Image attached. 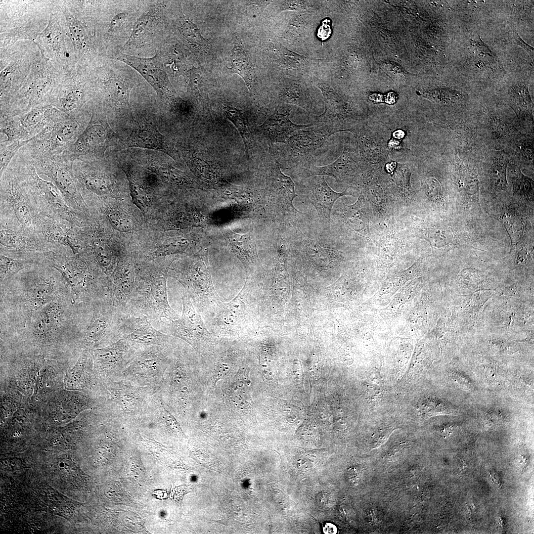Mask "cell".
I'll return each instance as SVG.
<instances>
[{"mask_svg":"<svg viewBox=\"0 0 534 534\" xmlns=\"http://www.w3.org/2000/svg\"><path fill=\"white\" fill-rule=\"evenodd\" d=\"M9 166L26 188L39 213L77 226L86 225L88 218L67 203L55 184L39 176L25 155L19 151Z\"/></svg>","mask_w":534,"mask_h":534,"instance_id":"cell-1","label":"cell"},{"mask_svg":"<svg viewBox=\"0 0 534 534\" xmlns=\"http://www.w3.org/2000/svg\"><path fill=\"white\" fill-rule=\"evenodd\" d=\"M48 265L60 273L74 302L91 303L109 297L108 277L87 248L71 256L54 253Z\"/></svg>","mask_w":534,"mask_h":534,"instance_id":"cell-2","label":"cell"},{"mask_svg":"<svg viewBox=\"0 0 534 534\" xmlns=\"http://www.w3.org/2000/svg\"><path fill=\"white\" fill-rule=\"evenodd\" d=\"M139 268L134 294L122 312L145 316L154 327L164 319L170 321L179 318L168 301L167 268L162 265Z\"/></svg>","mask_w":534,"mask_h":534,"instance_id":"cell-3","label":"cell"},{"mask_svg":"<svg viewBox=\"0 0 534 534\" xmlns=\"http://www.w3.org/2000/svg\"><path fill=\"white\" fill-rule=\"evenodd\" d=\"M255 288L247 280L230 301H220L201 314L209 332L217 338L242 339L255 329L256 318Z\"/></svg>","mask_w":534,"mask_h":534,"instance_id":"cell-4","label":"cell"},{"mask_svg":"<svg viewBox=\"0 0 534 534\" xmlns=\"http://www.w3.org/2000/svg\"><path fill=\"white\" fill-rule=\"evenodd\" d=\"M0 178V225L37 235L34 220L39 212L14 170L8 166Z\"/></svg>","mask_w":534,"mask_h":534,"instance_id":"cell-5","label":"cell"},{"mask_svg":"<svg viewBox=\"0 0 534 534\" xmlns=\"http://www.w3.org/2000/svg\"><path fill=\"white\" fill-rule=\"evenodd\" d=\"M88 122L80 112L47 127L20 150L31 158L61 155L76 141Z\"/></svg>","mask_w":534,"mask_h":534,"instance_id":"cell-6","label":"cell"},{"mask_svg":"<svg viewBox=\"0 0 534 534\" xmlns=\"http://www.w3.org/2000/svg\"><path fill=\"white\" fill-rule=\"evenodd\" d=\"M119 136L111 127L106 115L93 110L85 129L61 157L71 163L85 157L101 159L105 157L108 148L117 144Z\"/></svg>","mask_w":534,"mask_h":534,"instance_id":"cell-7","label":"cell"},{"mask_svg":"<svg viewBox=\"0 0 534 534\" xmlns=\"http://www.w3.org/2000/svg\"><path fill=\"white\" fill-rule=\"evenodd\" d=\"M175 268V277L201 315L221 301L214 287L206 256L193 258Z\"/></svg>","mask_w":534,"mask_h":534,"instance_id":"cell-8","label":"cell"},{"mask_svg":"<svg viewBox=\"0 0 534 534\" xmlns=\"http://www.w3.org/2000/svg\"><path fill=\"white\" fill-rule=\"evenodd\" d=\"M181 300V316L172 321H162L155 327L165 334L183 340L200 353L211 352L218 343V338L209 332L185 290Z\"/></svg>","mask_w":534,"mask_h":534,"instance_id":"cell-9","label":"cell"},{"mask_svg":"<svg viewBox=\"0 0 534 534\" xmlns=\"http://www.w3.org/2000/svg\"><path fill=\"white\" fill-rule=\"evenodd\" d=\"M312 124L309 128L293 133L277 158L281 167L287 169L290 174L313 165L316 150L322 148L333 134L323 126Z\"/></svg>","mask_w":534,"mask_h":534,"instance_id":"cell-10","label":"cell"},{"mask_svg":"<svg viewBox=\"0 0 534 534\" xmlns=\"http://www.w3.org/2000/svg\"><path fill=\"white\" fill-rule=\"evenodd\" d=\"M26 156L39 175H44L52 180L71 207L88 217V206L75 180L72 163L64 160L61 155L34 158Z\"/></svg>","mask_w":534,"mask_h":534,"instance_id":"cell-11","label":"cell"},{"mask_svg":"<svg viewBox=\"0 0 534 534\" xmlns=\"http://www.w3.org/2000/svg\"><path fill=\"white\" fill-rule=\"evenodd\" d=\"M34 226L38 237L55 253L67 255L68 249L75 255L86 248L83 227L40 213L35 218Z\"/></svg>","mask_w":534,"mask_h":534,"instance_id":"cell-12","label":"cell"},{"mask_svg":"<svg viewBox=\"0 0 534 534\" xmlns=\"http://www.w3.org/2000/svg\"><path fill=\"white\" fill-rule=\"evenodd\" d=\"M92 314L84 337L89 347H94L120 339L123 312L109 297L91 303Z\"/></svg>","mask_w":534,"mask_h":534,"instance_id":"cell-13","label":"cell"},{"mask_svg":"<svg viewBox=\"0 0 534 534\" xmlns=\"http://www.w3.org/2000/svg\"><path fill=\"white\" fill-rule=\"evenodd\" d=\"M37 266L36 269L24 274L22 277L32 288L28 291L23 305L26 321L34 313L58 298V284L63 278L48 265Z\"/></svg>","mask_w":534,"mask_h":534,"instance_id":"cell-14","label":"cell"},{"mask_svg":"<svg viewBox=\"0 0 534 534\" xmlns=\"http://www.w3.org/2000/svg\"><path fill=\"white\" fill-rule=\"evenodd\" d=\"M0 254L13 258L47 262L54 253L37 235L14 231L0 225Z\"/></svg>","mask_w":534,"mask_h":534,"instance_id":"cell-15","label":"cell"},{"mask_svg":"<svg viewBox=\"0 0 534 534\" xmlns=\"http://www.w3.org/2000/svg\"><path fill=\"white\" fill-rule=\"evenodd\" d=\"M290 175L297 180L305 179L315 176H327L340 182L357 185L359 180L357 154L348 140L344 143L342 154L333 163L324 166L314 164L298 170Z\"/></svg>","mask_w":534,"mask_h":534,"instance_id":"cell-16","label":"cell"},{"mask_svg":"<svg viewBox=\"0 0 534 534\" xmlns=\"http://www.w3.org/2000/svg\"><path fill=\"white\" fill-rule=\"evenodd\" d=\"M136 70L152 86L158 97L169 103L175 99V92L169 81L162 58L158 54L142 58L121 53L117 58Z\"/></svg>","mask_w":534,"mask_h":534,"instance_id":"cell-17","label":"cell"},{"mask_svg":"<svg viewBox=\"0 0 534 534\" xmlns=\"http://www.w3.org/2000/svg\"><path fill=\"white\" fill-rule=\"evenodd\" d=\"M316 86L321 91L325 102L324 112L315 117L312 123L325 126L333 134L346 130L353 123L355 115L339 92L329 84L317 82Z\"/></svg>","mask_w":534,"mask_h":534,"instance_id":"cell-18","label":"cell"},{"mask_svg":"<svg viewBox=\"0 0 534 534\" xmlns=\"http://www.w3.org/2000/svg\"><path fill=\"white\" fill-rule=\"evenodd\" d=\"M120 333V339L138 346H167L176 339L156 328L145 316L123 312Z\"/></svg>","mask_w":534,"mask_h":534,"instance_id":"cell-19","label":"cell"},{"mask_svg":"<svg viewBox=\"0 0 534 534\" xmlns=\"http://www.w3.org/2000/svg\"><path fill=\"white\" fill-rule=\"evenodd\" d=\"M135 267L129 259L120 261L108 277V295L113 305L122 312L134 294L136 283Z\"/></svg>","mask_w":534,"mask_h":534,"instance_id":"cell-20","label":"cell"},{"mask_svg":"<svg viewBox=\"0 0 534 534\" xmlns=\"http://www.w3.org/2000/svg\"><path fill=\"white\" fill-rule=\"evenodd\" d=\"M123 148L138 147L162 151L174 159L177 153L166 137L152 122L146 119L137 122L122 145Z\"/></svg>","mask_w":534,"mask_h":534,"instance_id":"cell-21","label":"cell"},{"mask_svg":"<svg viewBox=\"0 0 534 534\" xmlns=\"http://www.w3.org/2000/svg\"><path fill=\"white\" fill-rule=\"evenodd\" d=\"M306 184L300 185L306 197L315 208L319 218L329 221L331 210L335 201L344 195H353L354 192L347 188L342 192L333 190L327 183L324 176H315Z\"/></svg>","mask_w":534,"mask_h":534,"instance_id":"cell-22","label":"cell"},{"mask_svg":"<svg viewBox=\"0 0 534 534\" xmlns=\"http://www.w3.org/2000/svg\"><path fill=\"white\" fill-rule=\"evenodd\" d=\"M291 110L290 106L283 113H280L275 107L272 113L260 126L255 132L267 143L285 144L289 136L294 132L311 127L312 123L306 125H298L289 119Z\"/></svg>","mask_w":534,"mask_h":534,"instance_id":"cell-23","label":"cell"},{"mask_svg":"<svg viewBox=\"0 0 534 534\" xmlns=\"http://www.w3.org/2000/svg\"><path fill=\"white\" fill-rule=\"evenodd\" d=\"M342 222L350 229L367 240L371 238L369 223L372 211L363 194L352 205H344L339 210Z\"/></svg>","mask_w":534,"mask_h":534,"instance_id":"cell-24","label":"cell"},{"mask_svg":"<svg viewBox=\"0 0 534 534\" xmlns=\"http://www.w3.org/2000/svg\"><path fill=\"white\" fill-rule=\"evenodd\" d=\"M18 116L16 119L31 138L47 127L70 117L51 104L37 106Z\"/></svg>","mask_w":534,"mask_h":534,"instance_id":"cell-25","label":"cell"},{"mask_svg":"<svg viewBox=\"0 0 534 534\" xmlns=\"http://www.w3.org/2000/svg\"><path fill=\"white\" fill-rule=\"evenodd\" d=\"M267 173L270 187L285 210L288 213H300L293 204L294 198L298 196L296 193L295 184L290 177L282 172L280 164L275 155L273 160L270 161Z\"/></svg>","mask_w":534,"mask_h":534,"instance_id":"cell-26","label":"cell"},{"mask_svg":"<svg viewBox=\"0 0 534 534\" xmlns=\"http://www.w3.org/2000/svg\"><path fill=\"white\" fill-rule=\"evenodd\" d=\"M62 309L57 298L34 313L30 316L33 317L32 329L34 334L41 339L49 338L56 334L62 323Z\"/></svg>","mask_w":534,"mask_h":534,"instance_id":"cell-27","label":"cell"},{"mask_svg":"<svg viewBox=\"0 0 534 534\" xmlns=\"http://www.w3.org/2000/svg\"><path fill=\"white\" fill-rule=\"evenodd\" d=\"M88 98V92L84 87L76 84H68L55 89L50 104L70 117L77 115Z\"/></svg>","mask_w":534,"mask_h":534,"instance_id":"cell-28","label":"cell"},{"mask_svg":"<svg viewBox=\"0 0 534 534\" xmlns=\"http://www.w3.org/2000/svg\"><path fill=\"white\" fill-rule=\"evenodd\" d=\"M275 96L278 103L294 104L309 113H315L316 104L309 93L306 84L301 80H283L279 85Z\"/></svg>","mask_w":534,"mask_h":534,"instance_id":"cell-29","label":"cell"},{"mask_svg":"<svg viewBox=\"0 0 534 534\" xmlns=\"http://www.w3.org/2000/svg\"><path fill=\"white\" fill-rule=\"evenodd\" d=\"M85 227L87 230L85 226L83 227V232L86 246L87 247L90 244L91 252L97 262L104 272L109 276L113 271L116 263L115 253L107 239L103 234H101L100 231H90Z\"/></svg>","mask_w":534,"mask_h":534,"instance_id":"cell-30","label":"cell"},{"mask_svg":"<svg viewBox=\"0 0 534 534\" xmlns=\"http://www.w3.org/2000/svg\"><path fill=\"white\" fill-rule=\"evenodd\" d=\"M227 234L233 253L242 262L246 271H249L258 263L253 232L251 230L243 235L229 230Z\"/></svg>","mask_w":534,"mask_h":534,"instance_id":"cell-31","label":"cell"},{"mask_svg":"<svg viewBox=\"0 0 534 534\" xmlns=\"http://www.w3.org/2000/svg\"><path fill=\"white\" fill-rule=\"evenodd\" d=\"M46 28L39 35V41L50 54L66 56L64 38L62 29L54 16H51Z\"/></svg>","mask_w":534,"mask_h":534,"instance_id":"cell-32","label":"cell"},{"mask_svg":"<svg viewBox=\"0 0 534 534\" xmlns=\"http://www.w3.org/2000/svg\"><path fill=\"white\" fill-rule=\"evenodd\" d=\"M223 110L226 118L233 123L240 134L247 159L249 160L254 156L255 145L247 118L241 111L229 105L224 104Z\"/></svg>","mask_w":534,"mask_h":534,"instance_id":"cell-33","label":"cell"},{"mask_svg":"<svg viewBox=\"0 0 534 534\" xmlns=\"http://www.w3.org/2000/svg\"><path fill=\"white\" fill-rule=\"evenodd\" d=\"M231 67L229 68L233 73L239 75L245 81L250 95L255 92V78L253 66L244 50L238 44L234 45L231 57Z\"/></svg>","mask_w":534,"mask_h":534,"instance_id":"cell-34","label":"cell"},{"mask_svg":"<svg viewBox=\"0 0 534 534\" xmlns=\"http://www.w3.org/2000/svg\"><path fill=\"white\" fill-rule=\"evenodd\" d=\"M104 91L108 101L114 106H126L129 104L132 87L120 78H110L104 83Z\"/></svg>","mask_w":534,"mask_h":534,"instance_id":"cell-35","label":"cell"},{"mask_svg":"<svg viewBox=\"0 0 534 534\" xmlns=\"http://www.w3.org/2000/svg\"><path fill=\"white\" fill-rule=\"evenodd\" d=\"M158 9L152 7L142 14L134 24L132 33L124 47L137 44L145 40L154 29L157 22Z\"/></svg>","mask_w":534,"mask_h":534,"instance_id":"cell-36","label":"cell"},{"mask_svg":"<svg viewBox=\"0 0 534 534\" xmlns=\"http://www.w3.org/2000/svg\"><path fill=\"white\" fill-rule=\"evenodd\" d=\"M15 116L8 112H0V132L6 138L0 143H12L31 138Z\"/></svg>","mask_w":534,"mask_h":534,"instance_id":"cell-37","label":"cell"},{"mask_svg":"<svg viewBox=\"0 0 534 534\" xmlns=\"http://www.w3.org/2000/svg\"><path fill=\"white\" fill-rule=\"evenodd\" d=\"M418 409L424 417L441 414H456L458 409L456 406L442 399L435 397H427L419 401Z\"/></svg>","mask_w":534,"mask_h":534,"instance_id":"cell-38","label":"cell"},{"mask_svg":"<svg viewBox=\"0 0 534 534\" xmlns=\"http://www.w3.org/2000/svg\"><path fill=\"white\" fill-rule=\"evenodd\" d=\"M65 15L70 39L75 49L82 53L89 51L90 43L85 27L68 11L65 10Z\"/></svg>","mask_w":534,"mask_h":534,"instance_id":"cell-39","label":"cell"},{"mask_svg":"<svg viewBox=\"0 0 534 534\" xmlns=\"http://www.w3.org/2000/svg\"><path fill=\"white\" fill-rule=\"evenodd\" d=\"M0 283L12 279L20 270L43 263L33 260L13 258L0 254Z\"/></svg>","mask_w":534,"mask_h":534,"instance_id":"cell-40","label":"cell"},{"mask_svg":"<svg viewBox=\"0 0 534 534\" xmlns=\"http://www.w3.org/2000/svg\"><path fill=\"white\" fill-rule=\"evenodd\" d=\"M275 46L274 55L277 61L283 67L288 69H304L309 64V59L307 57L294 53L281 44Z\"/></svg>","mask_w":534,"mask_h":534,"instance_id":"cell-41","label":"cell"},{"mask_svg":"<svg viewBox=\"0 0 534 534\" xmlns=\"http://www.w3.org/2000/svg\"><path fill=\"white\" fill-rule=\"evenodd\" d=\"M181 37L194 49H200L207 45V42L200 34L197 26L190 19L182 18L178 27Z\"/></svg>","mask_w":534,"mask_h":534,"instance_id":"cell-42","label":"cell"},{"mask_svg":"<svg viewBox=\"0 0 534 534\" xmlns=\"http://www.w3.org/2000/svg\"><path fill=\"white\" fill-rule=\"evenodd\" d=\"M508 158L504 153H497L494 156L491 167L490 175L495 187L504 190L507 187L506 169Z\"/></svg>","mask_w":534,"mask_h":534,"instance_id":"cell-43","label":"cell"},{"mask_svg":"<svg viewBox=\"0 0 534 534\" xmlns=\"http://www.w3.org/2000/svg\"><path fill=\"white\" fill-rule=\"evenodd\" d=\"M512 104L519 114L532 112L533 102L527 87L524 85L514 86L510 90Z\"/></svg>","mask_w":534,"mask_h":534,"instance_id":"cell-44","label":"cell"},{"mask_svg":"<svg viewBox=\"0 0 534 534\" xmlns=\"http://www.w3.org/2000/svg\"><path fill=\"white\" fill-rule=\"evenodd\" d=\"M34 137L27 140L14 141L9 144L5 143H0V177L2 176L19 150L31 141Z\"/></svg>","mask_w":534,"mask_h":534,"instance_id":"cell-45","label":"cell"},{"mask_svg":"<svg viewBox=\"0 0 534 534\" xmlns=\"http://www.w3.org/2000/svg\"><path fill=\"white\" fill-rule=\"evenodd\" d=\"M188 246L187 241L181 237H173L165 240L163 244L151 252L149 257H157L180 253L185 251Z\"/></svg>","mask_w":534,"mask_h":534,"instance_id":"cell-46","label":"cell"},{"mask_svg":"<svg viewBox=\"0 0 534 534\" xmlns=\"http://www.w3.org/2000/svg\"><path fill=\"white\" fill-rule=\"evenodd\" d=\"M106 216L109 222L117 230L122 232H128L133 228L131 218L125 213L112 207H107L104 209Z\"/></svg>","mask_w":534,"mask_h":534,"instance_id":"cell-47","label":"cell"},{"mask_svg":"<svg viewBox=\"0 0 534 534\" xmlns=\"http://www.w3.org/2000/svg\"><path fill=\"white\" fill-rule=\"evenodd\" d=\"M188 162L193 171L201 178L210 180L215 178L217 174L214 166L196 153H193Z\"/></svg>","mask_w":534,"mask_h":534,"instance_id":"cell-48","label":"cell"},{"mask_svg":"<svg viewBox=\"0 0 534 534\" xmlns=\"http://www.w3.org/2000/svg\"><path fill=\"white\" fill-rule=\"evenodd\" d=\"M129 180L131 194L134 202L140 209L145 210L150 202V196L146 190L135 183L128 171H124Z\"/></svg>","mask_w":534,"mask_h":534,"instance_id":"cell-49","label":"cell"},{"mask_svg":"<svg viewBox=\"0 0 534 534\" xmlns=\"http://www.w3.org/2000/svg\"><path fill=\"white\" fill-rule=\"evenodd\" d=\"M152 169L162 179L175 184H187L189 179L180 171L170 167L153 166Z\"/></svg>","mask_w":534,"mask_h":534,"instance_id":"cell-50","label":"cell"},{"mask_svg":"<svg viewBox=\"0 0 534 534\" xmlns=\"http://www.w3.org/2000/svg\"><path fill=\"white\" fill-rule=\"evenodd\" d=\"M425 191L427 196L436 205L444 207L445 199L443 195L442 186L439 181L434 178H430L425 182Z\"/></svg>","mask_w":534,"mask_h":534,"instance_id":"cell-51","label":"cell"},{"mask_svg":"<svg viewBox=\"0 0 534 534\" xmlns=\"http://www.w3.org/2000/svg\"><path fill=\"white\" fill-rule=\"evenodd\" d=\"M514 189L516 193L522 195H532L533 193V181L525 177L521 172H517L513 179Z\"/></svg>","mask_w":534,"mask_h":534,"instance_id":"cell-52","label":"cell"},{"mask_svg":"<svg viewBox=\"0 0 534 534\" xmlns=\"http://www.w3.org/2000/svg\"><path fill=\"white\" fill-rule=\"evenodd\" d=\"M189 77V88L192 96L197 101L202 97L201 89L202 88L203 81L200 74L197 72V69L193 67L188 71Z\"/></svg>","mask_w":534,"mask_h":534,"instance_id":"cell-53","label":"cell"},{"mask_svg":"<svg viewBox=\"0 0 534 534\" xmlns=\"http://www.w3.org/2000/svg\"><path fill=\"white\" fill-rule=\"evenodd\" d=\"M505 417V412L499 408L490 409L484 413V419L488 422L493 423L496 421L504 420Z\"/></svg>","mask_w":534,"mask_h":534,"instance_id":"cell-54","label":"cell"},{"mask_svg":"<svg viewBox=\"0 0 534 534\" xmlns=\"http://www.w3.org/2000/svg\"><path fill=\"white\" fill-rule=\"evenodd\" d=\"M490 126L492 131L499 136H504L508 130L507 127L505 123L497 118H493L491 119Z\"/></svg>","mask_w":534,"mask_h":534,"instance_id":"cell-55","label":"cell"},{"mask_svg":"<svg viewBox=\"0 0 534 534\" xmlns=\"http://www.w3.org/2000/svg\"><path fill=\"white\" fill-rule=\"evenodd\" d=\"M126 17L127 14L124 12L119 13L115 15L110 22L109 31L111 33L116 31L125 21Z\"/></svg>","mask_w":534,"mask_h":534,"instance_id":"cell-56","label":"cell"},{"mask_svg":"<svg viewBox=\"0 0 534 534\" xmlns=\"http://www.w3.org/2000/svg\"><path fill=\"white\" fill-rule=\"evenodd\" d=\"M331 33L330 22L328 19L322 22L317 32V36L322 41L327 39Z\"/></svg>","mask_w":534,"mask_h":534,"instance_id":"cell-57","label":"cell"},{"mask_svg":"<svg viewBox=\"0 0 534 534\" xmlns=\"http://www.w3.org/2000/svg\"><path fill=\"white\" fill-rule=\"evenodd\" d=\"M452 377L458 384H461L462 387H465L466 389L470 388L472 385V383L470 378L460 372H453Z\"/></svg>","mask_w":534,"mask_h":534,"instance_id":"cell-58","label":"cell"},{"mask_svg":"<svg viewBox=\"0 0 534 534\" xmlns=\"http://www.w3.org/2000/svg\"><path fill=\"white\" fill-rule=\"evenodd\" d=\"M393 431V429L390 428L381 430L374 436L373 441L374 445L377 446L384 442Z\"/></svg>","mask_w":534,"mask_h":534,"instance_id":"cell-59","label":"cell"},{"mask_svg":"<svg viewBox=\"0 0 534 534\" xmlns=\"http://www.w3.org/2000/svg\"><path fill=\"white\" fill-rule=\"evenodd\" d=\"M283 8L284 9H302L307 8L306 1H284Z\"/></svg>","mask_w":534,"mask_h":534,"instance_id":"cell-60","label":"cell"},{"mask_svg":"<svg viewBox=\"0 0 534 534\" xmlns=\"http://www.w3.org/2000/svg\"><path fill=\"white\" fill-rule=\"evenodd\" d=\"M514 39L515 42V44L521 46L524 48L527 52L529 54L530 56L533 59L534 58V48L533 47L528 44L525 43L519 36L517 31L514 33Z\"/></svg>","mask_w":534,"mask_h":534,"instance_id":"cell-61","label":"cell"},{"mask_svg":"<svg viewBox=\"0 0 534 534\" xmlns=\"http://www.w3.org/2000/svg\"><path fill=\"white\" fill-rule=\"evenodd\" d=\"M521 154L524 159L528 162L533 160V148L529 145H524L521 149Z\"/></svg>","mask_w":534,"mask_h":534,"instance_id":"cell-62","label":"cell"},{"mask_svg":"<svg viewBox=\"0 0 534 534\" xmlns=\"http://www.w3.org/2000/svg\"><path fill=\"white\" fill-rule=\"evenodd\" d=\"M318 502L320 504L321 506H328L330 501V496L329 494L326 493H321L317 496V498Z\"/></svg>","mask_w":534,"mask_h":534,"instance_id":"cell-63","label":"cell"},{"mask_svg":"<svg viewBox=\"0 0 534 534\" xmlns=\"http://www.w3.org/2000/svg\"><path fill=\"white\" fill-rule=\"evenodd\" d=\"M325 534H333L337 533L336 527L331 523H326L323 528Z\"/></svg>","mask_w":534,"mask_h":534,"instance_id":"cell-64","label":"cell"}]
</instances>
